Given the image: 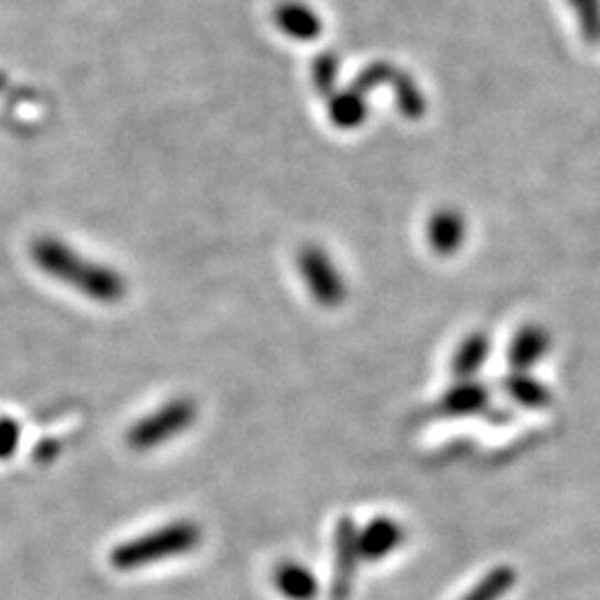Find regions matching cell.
Returning <instances> with one entry per match:
<instances>
[{
  "label": "cell",
  "mask_w": 600,
  "mask_h": 600,
  "mask_svg": "<svg viewBox=\"0 0 600 600\" xmlns=\"http://www.w3.org/2000/svg\"><path fill=\"white\" fill-rule=\"evenodd\" d=\"M30 256L43 274L81 291L96 303L114 306L120 303L127 293V282L116 269L85 258L61 238H36L30 247Z\"/></svg>",
  "instance_id": "6da1fadb"
},
{
  "label": "cell",
  "mask_w": 600,
  "mask_h": 600,
  "mask_svg": "<svg viewBox=\"0 0 600 600\" xmlns=\"http://www.w3.org/2000/svg\"><path fill=\"white\" fill-rule=\"evenodd\" d=\"M201 540L203 529L194 521H174L165 527L120 543L109 554V562L118 571H131L165 558L190 554L201 545Z\"/></svg>",
  "instance_id": "7a4b0ae2"
},
{
  "label": "cell",
  "mask_w": 600,
  "mask_h": 600,
  "mask_svg": "<svg viewBox=\"0 0 600 600\" xmlns=\"http://www.w3.org/2000/svg\"><path fill=\"white\" fill-rule=\"evenodd\" d=\"M196 414L199 407L192 398H174L133 422L127 431V444L133 452H147V449L161 447L188 431L194 425Z\"/></svg>",
  "instance_id": "3957f363"
},
{
  "label": "cell",
  "mask_w": 600,
  "mask_h": 600,
  "mask_svg": "<svg viewBox=\"0 0 600 600\" xmlns=\"http://www.w3.org/2000/svg\"><path fill=\"white\" fill-rule=\"evenodd\" d=\"M298 274L312 298L328 310L341 308L347 300V282L332 256L319 245H306L298 251Z\"/></svg>",
  "instance_id": "277c9868"
},
{
  "label": "cell",
  "mask_w": 600,
  "mask_h": 600,
  "mask_svg": "<svg viewBox=\"0 0 600 600\" xmlns=\"http://www.w3.org/2000/svg\"><path fill=\"white\" fill-rule=\"evenodd\" d=\"M358 560V527L350 516H341L334 536V576L330 600H350Z\"/></svg>",
  "instance_id": "5b68a950"
},
{
  "label": "cell",
  "mask_w": 600,
  "mask_h": 600,
  "mask_svg": "<svg viewBox=\"0 0 600 600\" xmlns=\"http://www.w3.org/2000/svg\"><path fill=\"white\" fill-rule=\"evenodd\" d=\"M425 238L433 254L454 256L468 238L465 216L454 207H442L433 212L425 225Z\"/></svg>",
  "instance_id": "8992f818"
},
{
  "label": "cell",
  "mask_w": 600,
  "mask_h": 600,
  "mask_svg": "<svg viewBox=\"0 0 600 600\" xmlns=\"http://www.w3.org/2000/svg\"><path fill=\"white\" fill-rule=\"evenodd\" d=\"M405 540V529L398 521L389 516L372 518L363 529H358V554L367 562H378L396 551Z\"/></svg>",
  "instance_id": "52a82bcc"
},
{
  "label": "cell",
  "mask_w": 600,
  "mask_h": 600,
  "mask_svg": "<svg viewBox=\"0 0 600 600\" xmlns=\"http://www.w3.org/2000/svg\"><path fill=\"white\" fill-rule=\"evenodd\" d=\"M551 336L543 325H523L507 350V363L512 372H532L549 352Z\"/></svg>",
  "instance_id": "ba28073f"
},
{
  "label": "cell",
  "mask_w": 600,
  "mask_h": 600,
  "mask_svg": "<svg viewBox=\"0 0 600 600\" xmlns=\"http://www.w3.org/2000/svg\"><path fill=\"white\" fill-rule=\"evenodd\" d=\"M490 389L476 381H459L452 389H447L438 400V411L442 416H474L490 409Z\"/></svg>",
  "instance_id": "9c48e42d"
},
{
  "label": "cell",
  "mask_w": 600,
  "mask_h": 600,
  "mask_svg": "<svg viewBox=\"0 0 600 600\" xmlns=\"http://www.w3.org/2000/svg\"><path fill=\"white\" fill-rule=\"evenodd\" d=\"M274 585L287 600H314L319 596L314 571L296 560H282L276 565Z\"/></svg>",
  "instance_id": "30bf717a"
},
{
  "label": "cell",
  "mask_w": 600,
  "mask_h": 600,
  "mask_svg": "<svg viewBox=\"0 0 600 600\" xmlns=\"http://www.w3.org/2000/svg\"><path fill=\"white\" fill-rule=\"evenodd\" d=\"M492 354V339L485 332H474L465 336L454 356H452V374L457 381H474L483 365Z\"/></svg>",
  "instance_id": "8fae6325"
},
{
  "label": "cell",
  "mask_w": 600,
  "mask_h": 600,
  "mask_svg": "<svg viewBox=\"0 0 600 600\" xmlns=\"http://www.w3.org/2000/svg\"><path fill=\"white\" fill-rule=\"evenodd\" d=\"M505 394L525 409H545L551 405V389L532 376V372H512L503 381Z\"/></svg>",
  "instance_id": "7c38bea8"
},
{
  "label": "cell",
  "mask_w": 600,
  "mask_h": 600,
  "mask_svg": "<svg viewBox=\"0 0 600 600\" xmlns=\"http://www.w3.org/2000/svg\"><path fill=\"white\" fill-rule=\"evenodd\" d=\"M516 582V571L507 565L492 569L474 589L461 600H501Z\"/></svg>",
  "instance_id": "4fadbf2b"
},
{
  "label": "cell",
  "mask_w": 600,
  "mask_h": 600,
  "mask_svg": "<svg viewBox=\"0 0 600 600\" xmlns=\"http://www.w3.org/2000/svg\"><path fill=\"white\" fill-rule=\"evenodd\" d=\"M21 444V425L10 418V416H3L0 418V461H10L17 449Z\"/></svg>",
  "instance_id": "5bb4252c"
}]
</instances>
